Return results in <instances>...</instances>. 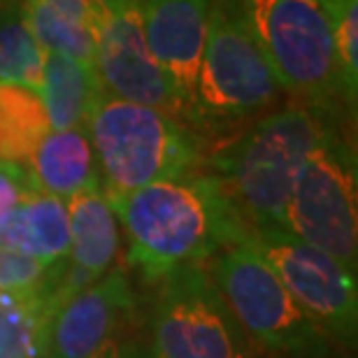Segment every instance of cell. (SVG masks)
Listing matches in <instances>:
<instances>
[{
  "instance_id": "23",
  "label": "cell",
  "mask_w": 358,
  "mask_h": 358,
  "mask_svg": "<svg viewBox=\"0 0 358 358\" xmlns=\"http://www.w3.org/2000/svg\"><path fill=\"white\" fill-rule=\"evenodd\" d=\"M35 191L26 166L0 161V224Z\"/></svg>"
},
{
  "instance_id": "3",
  "label": "cell",
  "mask_w": 358,
  "mask_h": 358,
  "mask_svg": "<svg viewBox=\"0 0 358 358\" xmlns=\"http://www.w3.org/2000/svg\"><path fill=\"white\" fill-rule=\"evenodd\" d=\"M87 133L105 193L186 177L203 163V142L189 124L105 93L93 107Z\"/></svg>"
},
{
  "instance_id": "11",
  "label": "cell",
  "mask_w": 358,
  "mask_h": 358,
  "mask_svg": "<svg viewBox=\"0 0 358 358\" xmlns=\"http://www.w3.org/2000/svg\"><path fill=\"white\" fill-rule=\"evenodd\" d=\"M96 66L105 96L145 105L186 124V110L156 63L142 31L138 0H96Z\"/></svg>"
},
{
  "instance_id": "9",
  "label": "cell",
  "mask_w": 358,
  "mask_h": 358,
  "mask_svg": "<svg viewBox=\"0 0 358 358\" xmlns=\"http://www.w3.org/2000/svg\"><path fill=\"white\" fill-rule=\"evenodd\" d=\"M142 340L138 300L124 272L112 270L52 312L45 349L49 358H140Z\"/></svg>"
},
{
  "instance_id": "13",
  "label": "cell",
  "mask_w": 358,
  "mask_h": 358,
  "mask_svg": "<svg viewBox=\"0 0 358 358\" xmlns=\"http://www.w3.org/2000/svg\"><path fill=\"white\" fill-rule=\"evenodd\" d=\"M66 210L70 226V249L66 259L70 268L63 270L61 263L56 268L52 279V298L56 305L112 272L121 249L117 214L103 189L68 198Z\"/></svg>"
},
{
  "instance_id": "20",
  "label": "cell",
  "mask_w": 358,
  "mask_h": 358,
  "mask_svg": "<svg viewBox=\"0 0 358 358\" xmlns=\"http://www.w3.org/2000/svg\"><path fill=\"white\" fill-rule=\"evenodd\" d=\"M42 63L45 52L26 24L21 0H10L0 10V84L38 91Z\"/></svg>"
},
{
  "instance_id": "18",
  "label": "cell",
  "mask_w": 358,
  "mask_h": 358,
  "mask_svg": "<svg viewBox=\"0 0 358 358\" xmlns=\"http://www.w3.org/2000/svg\"><path fill=\"white\" fill-rule=\"evenodd\" d=\"M49 131L38 91L0 84V161L26 166Z\"/></svg>"
},
{
  "instance_id": "1",
  "label": "cell",
  "mask_w": 358,
  "mask_h": 358,
  "mask_svg": "<svg viewBox=\"0 0 358 358\" xmlns=\"http://www.w3.org/2000/svg\"><path fill=\"white\" fill-rule=\"evenodd\" d=\"M335 119L293 100L249 124L210 156V177L247 238L284 231L300 175Z\"/></svg>"
},
{
  "instance_id": "15",
  "label": "cell",
  "mask_w": 358,
  "mask_h": 358,
  "mask_svg": "<svg viewBox=\"0 0 358 358\" xmlns=\"http://www.w3.org/2000/svg\"><path fill=\"white\" fill-rule=\"evenodd\" d=\"M0 247L45 266L61 263L70 249L66 200L33 191L0 224Z\"/></svg>"
},
{
  "instance_id": "12",
  "label": "cell",
  "mask_w": 358,
  "mask_h": 358,
  "mask_svg": "<svg viewBox=\"0 0 358 358\" xmlns=\"http://www.w3.org/2000/svg\"><path fill=\"white\" fill-rule=\"evenodd\" d=\"M149 52L168 75L193 128V96L207 38L210 0H138Z\"/></svg>"
},
{
  "instance_id": "2",
  "label": "cell",
  "mask_w": 358,
  "mask_h": 358,
  "mask_svg": "<svg viewBox=\"0 0 358 358\" xmlns=\"http://www.w3.org/2000/svg\"><path fill=\"white\" fill-rule=\"evenodd\" d=\"M105 196L126 231L128 256L149 279H166L228 242L247 240L210 173Z\"/></svg>"
},
{
  "instance_id": "4",
  "label": "cell",
  "mask_w": 358,
  "mask_h": 358,
  "mask_svg": "<svg viewBox=\"0 0 358 358\" xmlns=\"http://www.w3.org/2000/svg\"><path fill=\"white\" fill-rule=\"evenodd\" d=\"M242 7L279 87L296 103L331 119L354 107L319 0H242Z\"/></svg>"
},
{
  "instance_id": "19",
  "label": "cell",
  "mask_w": 358,
  "mask_h": 358,
  "mask_svg": "<svg viewBox=\"0 0 358 358\" xmlns=\"http://www.w3.org/2000/svg\"><path fill=\"white\" fill-rule=\"evenodd\" d=\"M49 317L42 291L0 293V358H33L45 349Z\"/></svg>"
},
{
  "instance_id": "6",
  "label": "cell",
  "mask_w": 358,
  "mask_h": 358,
  "mask_svg": "<svg viewBox=\"0 0 358 358\" xmlns=\"http://www.w3.org/2000/svg\"><path fill=\"white\" fill-rule=\"evenodd\" d=\"M207 270L249 342L284 356H314L326 345L328 338L305 317L249 240L219 247Z\"/></svg>"
},
{
  "instance_id": "17",
  "label": "cell",
  "mask_w": 358,
  "mask_h": 358,
  "mask_svg": "<svg viewBox=\"0 0 358 358\" xmlns=\"http://www.w3.org/2000/svg\"><path fill=\"white\" fill-rule=\"evenodd\" d=\"M40 100L52 131L87 128L93 107L103 98L96 66L61 54H45Z\"/></svg>"
},
{
  "instance_id": "7",
  "label": "cell",
  "mask_w": 358,
  "mask_h": 358,
  "mask_svg": "<svg viewBox=\"0 0 358 358\" xmlns=\"http://www.w3.org/2000/svg\"><path fill=\"white\" fill-rule=\"evenodd\" d=\"M284 231L349 272L358 263V182L354 149L331 126L314 149L284 212Z\"/></svg>"
},
{
  "instance_id": "16",
  "label": "cell",
  "mask_w": 358,
  "mask_h": 358,
  "mask_svg": "<svg viewBox=\"0 0 358 358\" xmlns=\"http://www.w3.org/2000/svg\"><path fill=\"white\" fill-rule=\"evenodd\" d=\"M24 19L45 54L96 59V0H21Z\"/></svg>"
},
{
  "instance_id": "24",
  "label": "cell",
  "mask_w": 358,
  "mask_h": 358,
  "mask_svg": "<svg viewBox=\"0 0 358 358\" xmlns=\"http://www.w3.org/2000/svg\"><path fill=\"white\" fill-rule=\"evenodd\" d=\"M140 358H154V356H152V352H145V354H142Z\"/></svg>"
},
{
  "instance_id": "8",
  "label": "cell",
  "mask_w": 358,
  "mask_h": 358,
  "mask_svg": "<svg viewBox=\"0 0 358 358\" xmlns=\"http://www.w3.org/2000/svg\"><path fill=\"white\" fill-rule=\"evenodd\" d=\"M154 358H249L247 335L203 263L163 279L152 319Z\"/></svg>"
},
{
  "instance_id": "14",
  "label": "cell",
  "mask_w": 358,
  "mask_h": 358,
  "mask_svg": "<svg viewBox=\"0 0 358 358\" xmlns=\"http://www.w3.org/2000/svg\"><path fill=\"white\" fill-rule=\"evenodd\" d=\"M35 191L68 200L100 191V170L87 128L49 131L26 163Z\"/></svg>"
},
{
  "instance_id": "21",
  "label": "cell",
  "mask_w": 358,
  "mask_h": 358,
  "mask_svg": "<svg viewBox=\"0 0 358 358\" xmlns=\"http://www.w3.org/2000/svg\"><path fill=\"white\" fill-rule=\"evenodd\" d=\"M331 24L342 84L352 103L358 89V0H319Z\"/></svg>"
},
{
  "instance_id": "5",
  "label": "cell",
  "mask_w": 358,
  "mask_h": 358,
  "mask_svg": "<svg viewBox=\"0 0 358 358\" xmlns=\"http://www.w3.org/2000/svg\"><path fill=\"white\" fill-rule=\"evenodd\" d=\"M242 0H210L207 38L193 96V131L238 124L268 112L282 96Z\"/></svg>"
},
{
  "instance_id": "25",
  "label": "cell",
  "mask_w": 358,
  "mask_h": 358,
  "mask_svg": "<svg viewBox=\"0 0 358 358\" xmlns=\"http://www.w3.org/2000/svg\"><path fill=\"white\" fill-rule=\"evenodd\" d=\"M5 3H10V0H0V10H3V5H5Z\"/></svg>"
},
{
  "instance_id": "22",
  "label": "cell",
  "mask_w": 358,
  "mask_h": 358,
  "mask_svg": "<svg viewBox=\"0 0 358 358\" xmlns=\"http://www.w3.org/2000/svg\"><path fill=\"white\" fill-rule=\"evenodd\" d=\"M54 266L7 252L0 247V293H38L45 291Z\"/></svg>"
},
{
  "instance_id": "10",
  "label": "cell",
  "mask_w": 358,
  "mask_h": 358,
  "mask_svg": "<svg viewBox=\"0 0 358 358\" xmlns=\"http://www.w3.org/2000/svg\"><path fill=\"white\" fill-rule=\"evenodd\" d=\"M247 240L277 272L305 317L328 340H356V272H349L328 254L296 240L286 231H263Z\"/></svg>"
}]
</instances>
